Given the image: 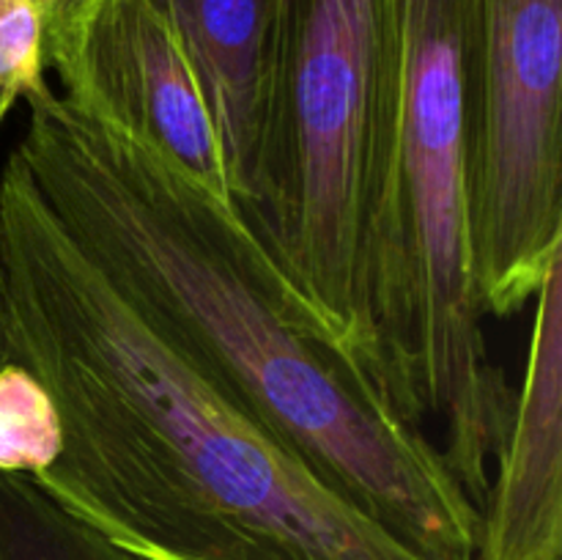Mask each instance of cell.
I'll return each mask as SVG.
<instances>
[{"instance_id": "12", "label": "cell", "mask_w": 562, "mask_h": 560, "mask_svg": "<svg viewBox=\"0 0 562 560\" xmlns=\"http://www.w3.org/2000/svg\"><path fill=\"white\" fill-rule=\"evenodd\" d=\"M42 20L47 71L58 75L75 58L82 36L110 0H31Z\"/></svg>"}, {"instance_id": "7", "label": "cell", "mask_w": 562, "mask_h": 560, "mask_svg": "<svg viewBox=\"0 0 562 560\" xmlns=\"http://www.w3.org/2000/svg\"><path fill=\"white\" fill-rule=\"evenodd\" d=\"M532 302L525 373L481 505L477 560L562 555V258Z\"/></svg>"}, {"instance_id": "4", "label": "cell", "mask_w": 562, "mask_h": 560, "mask_svg": "<svg viewBox=\"0 0 562 560\" xmlns=\"http://www.w3.org/2000/svg\"><path fill=\"white\" fill-rule=\"evenodd\" d=\"M382 47V0H280L256 168L239 206L307 318L376 379L362 225Z\"/></svg>"}, {"instance_id": "10", "label": "cell", "mask_w": 562, "mask_h": 560, "mask_svg": "<svg viewBox=\"0 0 562 560\" xmlns=\"http://www.w3.org/2000/svg\"><path fill=\"white\" fill-rule=\"evenodd\" d=\"M64 426L42 382L20 362L0 366V472L36 478L58 461Z\"/></svg>"}, {"instance_id": "3", "label": "cell", "mask_w": 562, "mask_h": 560, "mask_svg": "<svg viewBox=\"0 0 562 560\" xmlns=\"http://www.w3.org/2000/svg\"><path fill=\"white\" fill-rule=\"evenodd\" d=\"M477 0H382L384 47L362 225V289L379 382L437 428L481 508L514 388L494 362L467 220V49Z\"/></svg>"}, {"instance_id": "11", "label": "cell", "mask_w": 562, "mask_h": 560, "mask_svg": "<svg viewBox=\"0 0 562 560\" xmlns=\"http://www.w3.org/2000/svg\"><path fill=\"white\" fill-rule=\"evenodd\" d=\"M42 20L31 0H0V126L16 102L47 88Z\"/></svg>"}, {"instance_id": "2", "label": "cell", "mask_w": 562, "mask_h": 560, "mask_svg": "<svg viewBox=\"0 0 562 560\" xmlns=\"http://www.w3.org/2000/svg\"><path fill=\"white\" fill-rule=\"evenodd\" d=\"M5 360L64 426L33 481L140 560H423L340 497L187 357L0 168Z\"/></svg>"}, {"instance_id": "5", "label": "cell", "mask_w": 562, "mask_h": 560, "mask_svg": "<svg viewBox=\"0 0 562 560\" xmlns=\"http://www.w3.org/2000/svg\"><path fill=\"white\" fill-rule=\"evenodd\" d=\"M562 0H477L467 49V220L486 316L530 305L562 258Z\"/></svg>"}, {"instance_id": "9", "label": "cell", "mask_w": 562, "mask_h": 560, "mask_svg": "<svg viewBox=\"0 0 562 560\" xmlns=\"http://www.w3.org/2000/svg\"><path fill=\"white\" fill-rule=\"evenodd\" d=\"M0 560H140L55 503L33 478L0 472Z\"/></svg>"}, {"instance_id": "13", "label": "cell", "mask_w": 562, "mask_h": 560, "mask_svg": "<svg viewBox=\"0 0 562 560\" xmlns=\"http://www.w3.org/2000/svg\"><path fill=\"white\" fill-rule=\"evenodd\" d=\"M5 360V340H3V264H0V366Z\"/></svg>"}, {"instance_id": "8", "label": "cell", "mask_w": 562, "mask_h": 560, "mask_svg": "<svg viewBox=\"0 0 562 560\" xmlns=\"http://www.w3.org/2000/svg\"><path fill=\"white\" fill-rule=\"evenodd\" d=\"M168 20L212 113L231 195L250 192L280 0H148Z\"/></svg>"}, {"instance_id": "6", "label": "cell", "mask_w": 562, "mask_h": 560, "mask_svg": "<svg viewBox=\"0 0 562 560\" xmlns=\"http://www.w3.org/2000/svg\"><path fill=\"white\" fill-rule=\"evenodd\" d=\"M60 93L93 104L231 198L228 168L198 77L173 27L148 0H110L58 71Z\"/></svg>"}, {"instance_id": "1", "label": "cell", "mask_w": 562, "mask_h": 560, "mask_svg": "<svg viewBox=\"0 0 562 560\" xmlns=\"http://www.w3.org/2000/svg\"><path fill=\"white\" fill-rule=\"evenodd\" d=\"M25 104L11 154L110 283L395 541L477 560L481 508L437 439L307 318L239 206L82 99Z\"/></svg>"}]
</instances>
